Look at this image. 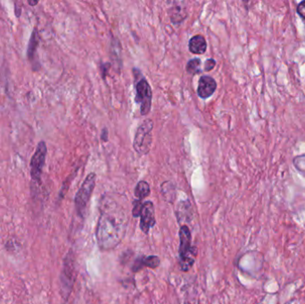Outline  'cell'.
<instances>
[{"mask_svg": "<svg viewBox=\"0 0 305 304\" xmlns=\"http://www.w3.org/2000/svg\"><path fill=\"white\" fill-rule=\"evenodd\" d=\"M126 218L123 212L113 207L101 211L95 232L100 249L108 251L119 245L127 229Z\"/></svg>", "mask_w": 305, "mask_h": 304, "instance_id": "cell-1", "label": "cell"}, {"mask_svg": "<svg viewBox=\"0 0 305 304\" xmlns=\"http://www.w3.org/2000/svg\"><path fill=\"white\" fill-rule=\"evenodd\" d=\"M196 249L191 245V233L188 227L179 229V264L182 271H188L194 265Z\"/></svg>", "mask_w": 305, "mask_h": 304, "instance_id": "cell-2", "label": "cell"}, {"mask_svg": "<svg viewBox=\"0 0 305 304\" xmlns=\"http://www.w3.org/2000/svg\"><path fill=\"white\" fill-rule=\"evenodd\" d=\"M154 129V122L151 119H146L138 127L135 138L133 141V147L136 153L144 155L149 153L153 142L152 131Z\"/></svg>", "mask_w": 305, "mask_h": 304, "instance_id": "cell-3", "label": "cell"}, {"mask_svg": "<svg viewBox=\"0 0 305 304\" xmlns=\"http://www.w3.org/2000/svg\"><path fill=\"white\" fill-rule=\"evenodd\" d=\"M95 179H96V175L94 172L88 174L79 191L76 193L74 201H75L76 212L79 217H83L84 214L86 213L87 204L95 188Z\"/></svg>", "mask_w": 305, "mask_h": 304, "instance_id": "cell-4", "label": "cell"}, {"mask_svg": "<svg viewBox=\"0 0 305 304\" xmlns=\"http://www.w3.org/2000/svg\"><path fill=\"white\" fill-rule=\"evenodd\" d=\"M136 103L139 104L140 107V114L146 116L150 113L152 107V88L150 84L147 79L142 77L138 82L136 83Z\"/></svg>", "mask_w": 305, "mask_h": 304, "instance_id": "cell-5", "label": "cell"}, {"mask_svg": "<svg viewBox=\"0 0 305 304\" xmlns=\"http://www.w3.org/2000/svg\"><path fill=\"white\" fill-rule=\"evenodd\" d=\"M75 280V265L72 254L69 253L64 261V269L61 276V285L64 297L69 296Z\"/></svg>", "mask_w": 305, "mask_h": 304, "instance_id": "cell-6", "label": "cell"}, {"mask_svg": "<svg viewBox=\"0 0 305 304\" xmlns=\"http://www.w3.org/2000/svg\"><path fill=\"white\" fill-rule=\"evenodd\" d=\"M46 154H47V146L43 141L40 142L38 147L36 149L35 154H33V157L31 162V173L33 180H40L42 173L45 160H46Z\"/></svg>", "mask_w": 305, "mask_h": 304, "instance_id": "cell-7", "label": "cell"}, {"mask_svg": "<svg viewBox=\"0 0 305 304\" xmlns=\"http://www.w3.org/2000/svg\"><path fill=\"white\" fill-rule=\"evenodd\" d=\"M140 223L139 227L145 234L149 232L152 228L155 225V206L151 201H145L143 204L142 211L140 214Z\"/></svg>", "mask_w": 305, "mask_h": 304, "instance_id": "cell-8", "label": "cell"}, {"mask_svg": "<svg viewBox=\"0 0 305 304\" xmlns=\"http://www.w3.org/2000/svg\"><path fill=\"white\" fill-rule=\"evenodd\" d=\"M217 89V82L211 76H202L198 81L197 87V95L200 98H209L214 95V92Z\"/></svg>", "mask_w": 305, "mask_h": 304, "instance_id": "cell-9", "label": "cell"}, {"mask_svg": "<svg viewBox=\"0 0 305 304\" xmlns=\"http://www.w3.org/2000/svg\"><path fill=\"white\" fill-rule=\"evenodd\" d=\"M160 263H161V261L158 256L151 255V256L140 257V258H138L134 262V264L132 266V270H133V272H138L139 270H141L144 267H147L149 269H156V268H158Z\"/></svg>", "mask_w": 305, "mask_h": 304, "instance_id": "cell-10", "label": "cell"}, {"mask_svg": "<svg viewBox=\"0 0 305 304\" xmlns=\"http://www.w3.org/2000/svg\"><path fill=\"white\" fill-rule=\"evenodd\" d=\"M189 51L194 55H202L207 49V42L205 37L202 35H195L191 38L188 43Z\"/></svg>", "mask_w": 305, "mask_h": 304, "instance_id": "cell-11", "label": "cell"}, {"mask_svg": "<svg viewBox=\"0 0 305 304\" xmlns=\"http://www.w3.org/2000/svg\"><path fill=\"white\" fill-rule=\"evenodd\" d=\"M150 186L147 181L145 180H141L139 181L137 186L135 187V193L136 197L138 198V200H144L145 198H147L149 194H150Z\"/></svg>", "mask_w": 305, "mask_h": 304, "instance_id": "cell-12", "label": "cell"}, {"mask_svg": "<svg viewBox=\"0 0 305 304\" xmlns=\"http://www.w3.org/2000/svg\"><path fill=\"white\" fill-rule=\"evenodd\" d=\"M186 70L187 73L192 74V75L198 74L202 71L201 60L199 58H193V59L189 60L186 63Z\"/></svg>", "mask_w": 305, "mask_h": 304, "instance_id": "cell-13", "label": "cell"}, {"mask_svg": "<svg viewBox=\"0 0 305 304\" xmlns=\"http://www.w3.org/2000/svg\"><path fill=\"white\" fill-rule=\"evenodd\" d=\"M293 165L296 168V170L305 176V155H299L295 156L293 160Z\"/></svg>", "mask_w": 305, "mask_h": 304, "instance_id": "cell-14", "label": "cell"}, {"mask_svg": "<svg viewBox=\"0 0 305 304\" xmlns=\"http://www.w3.org/2000/svg\"><path fill=\"white\" fill-rule=\"evenodd\" d=\"M143 202L141 200H135L133 201V208H132V215L133 217L138 218L140 216L141 211H142Z\"/></svg>", "mask_w": 305, "mask_h": 304, "instance_id": "cell-15", "label": "cell"}, {"mask_svg": "<svg viewBox=\"0 0 305 304\" xmlns=\"http://www.w3.org/2000/svg\"><path fill=\"white\" fill-rule=\"evenodd\" d=\"M36 32L34 31V33H33V35L32 37V40H31V43H30V47L28 48V55L30 56V58H32V54H33V52L35 50L36 45H37V36H35Z\"/></svg>", "mask_w": 305, "mask_h": 304, "instance_id": "cell-16", "label": "cell"}, {"mask_svg": "<svg viewBox=\"0 0 305 304\" xmlns=\"http://www.w3.org/2000/svg\"><path fill=\"white\" fill-rule=\"evenodd\" d=\"M296 13L302 20H305V0L300 2L296 8Z\"/></svg>", "mask_w": 305, "mask_h": 304, "instance_id": "cell-17", "label": "cell"}, {"mask_svg": "<svg viewBox=\"0 0 305 304\" xmlns=\"http://www.w3.org/2000/svg\"><path fill=\"white\" fill-rule=\"evenodd\" d=\"M216 66V61L214 59H207L205 63V71H210L214 70V67Z\"/></svg>", "mask_w": 305, "mask_h": 304, "instance_id": "cell-18", "label": "cell"}, {"mask_svg": "<svg viewBox=\"0 0 305 304\" xmlns=\"http://www.w3.org/2000/svg\"><path fill=\"white\" fill-rule=\"evenodd\" d=\"M107 135H108V131L105 128L103 131H102V137H101L104 141H107V139H108L107 138Z\"/></svg>", "mask_w": 305, "mask_h": 304, "instance_id": "cell-19", "label": "cell"}, {"mask_svg": "<svg viewBox=\"0 0 305 304\" xmlns=\"http://www.w3.org/2000/svg\"><path fill=\"white\" fill-rule=\"evenodd\" d=\"M38 4V2L36 1V2H30V5H32V6H34V5Z\"/></svg>", "mask_w": 305, "mask_h": 304, "instance_id": "cell-20", "label": "cell"}, {"mask_svg": "<svg viewBox=\"0 0 305 304\" xmlns=\"http://www.w3.org/2000/svg\"><path fill=\"white\" fill-rule=\"evenodd\" d=\"M186 304H190V303H186Z\"/></svg>", "mask_w": 305, "mask_h": 304, "instance_id": "cell-21", "label": "cell"}]
</instances>
